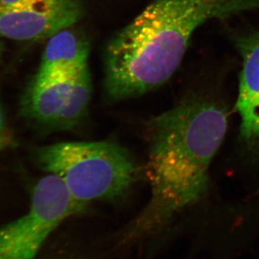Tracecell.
Here are the masks:
<instances>
[{
    "instance_id": "cell-8",
    "label": "cell",
    "mask_w": 259,
    "mask_h": 259,
    "mask_svg": "<svg viewBox=\"0 0 259 259\" xmlns=\"http://www.w3.org/2000/svg\"><path fill=\"white\" fill-rule=\"evenodd\" d=\"M69 28L50 37L36 75L75 74L89 67L88 40L79 32Z\"/></svg>"
},
{
    "instance_id": "cell-5",
    "label": "cell",
    "mask_w": 259,
    "mask_h": 259,
    "mask_svg": "<svg viewBox=\"0 0 259 259\" xmlns=\"http://www.w3.org/2000/svg\"><path fill=\"white\" fill-rule=\"evenodd\" d=\"M92 90L89 67L75 74L35 75L24 95L22 112L44 129L71 131L86 119Z\"/></svg>"
},
{
    "instance_id": "cell-2",
    "label": "cell",
    "mask_w": 259,
    "mask_h": 259,
    "mask_svg": "<svg viewBox=\"0 0 259 259\" xmlns=\"http://www.w3.org/2000/svg\"><path fill=\"white\" fill-rule=\"evenodd\" d=\"M259 11V0H151L107 44L104 91L123 101L159 88L178 69L194 32L208 20Z\"/></svg>"
},
{
    "instance_id": "cell-7",
    "label": "cell",
    "mask_w": 259,
    "mask_h": 259,
    "mask_svg": "<svg viewBox=\"0 0 259 259\" xmlns=\"http://www.w3.org/2000/svg\"><path fill=\"white\" fill-rule=\"evenodd\" d=\"M235 42L243 59L236 103L242 139L250 150L259 153V30L237 35Z\"/></svg>"
},
{
    "instance_id": "cell-4",
    "label": "cell",
    "mask_w": 259,
    "mask_h": 259,
    "mask_svg": "<svg viewBox=\"0 0 259 259\" xmlns=\"http://www.w3.org/2000/svg\"><path fill=\"white\" fill-rule=\"evenodd\" d=\"M84 208L59 177H42L32 191L28 212L0 228V259L33 258L61 223Z\"/></svg>"
},
{
    "instance_id": "cell-10",
    "label": "cell",
    "mask_w": 259,
    "mask_h": 259,
    "mask_svg": "<svg viewBox=\"0 0 259 259\" xmlns=\"http://www.w3.org/2000/svg\"><path fill=\"white\" fill-rule=\"evenodd\" d=\"M49 0H0V6L11 7L18 5H32Z\"/></svg>"
},
{
    "instance_id": "cell-1",
    "label": "cell",
    "mask_w": 259,
    "mask_h": 259,
    "mask_svg": "<svg viewBox=\"0 0 259 259\" xmlns=\"http://www.w3.org/2000/svg\"><path fill=\"white\" fill-rule=\"evenodd\" d=\"M227 122L226 112L218 104L197 96L185 99L148 122L146 175L151 197L124 231V239L156 233L202 198Z\"/></svg>"
},
{
    "instance_id": "cell-3",
    "label": "cell",
    "mask_w": 259,
    "mask_h": 259,
    "mask_svg": "<svg viewBox=\"0 0 259 259\" xmlns=\"http://www.w3.org/2000/svg\"><path fill=\"white\" fill-rule=\"evenodd\" d=\"M35 156L40 168L59 177L85 207L125 197L140 174L129 151L110 141L58 143L39 148Z\"/></svg>"
},
{
    "instance_id": "cell-11",
    "label": "cell",
    "mask_w": 259,
    "mask_h": 259,
    "mask_svg": "<svg viewBox=\"0 0 259 259\" xmlns=\"http://www.w3.org/2000/svg\"><path fill=\"white\" fill-rule=\"evenodd\" d=\"M3 46L1 44H0V57L2 56V54H3Z\"/></svg>"
},
{
    "instance_id": "cell-9",
    "label": "cell",
    "mask_w": 259,
    "mask_h": 259,
    "mask_svg": "<svg viewBox=\"0 0 259 259\" xmlns=\"http://www.w3.org/2000/svg\"><path fill=\"white\" fill-rule=\"evenodd\" d=\"M13 142V135L7 126L4 112L0 106V151L9 147Z\"/></svg>"
},
{
    "instance_id": "cell-6",
    "label": "cell",
    "mask_w": 259,
    "mask_h": 259,
    "mask_svg": "<svg viewBox=\"0 0 259 259\" xmlns=\"http://www.w3.org/2000/svg\"><path fill=\"white\" fill-rule=\"evenodd\" d=\"M83 0H49L37 4L0 6V35L37 40L72 26L82 18Z\"/></svg>"
}]
</instances>
